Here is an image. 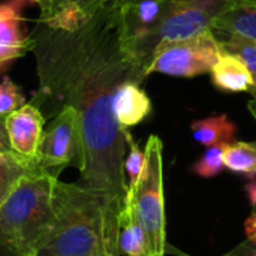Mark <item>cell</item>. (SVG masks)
<instances>
[{
  "mask_svg": "<svg viewBox=\"0 0 256 256\" xmlns=\"http://www.w3.org/2000/svg\"><path fill=\"white\" fill-rule=\"evenodd\" d=\"M32 51L39 93L78 112L84 152L80 184L123 204L129 130L117 122L112 100L122 84H141L147 75L124 44L118 3L108 0L74 30L38 22Z\"/></svg>",
  "mask_w": 256,
  "mask_h": 256,
  "instance_id": "cell-1",
  "label": "cell"
},
{
  "mask_svg": "<svg viewBox=\"0 0 256 256\" xmlns=\"http://www.w3.org/2000/svg\"><path fill=\"white\" fill-rule=\"evenodd\" d=\"M122 206L80 183L57 180L54 219L33 256H122L118 250Z\"/></svg>",
  "mask_w": 256,
  "mask_h": 256,
  "instance_id": "cell-2",
  "label": "cell"
},
{
  "mask_svg": "<svg viewBox=\"0 0 256 256\" xmlns=\"http://www.w3.org/2000/svg\"><path fill=\"white\" fill-rule=\"evenodd\" d=\"M57 176L40 165L26 172L0 204V243L18 256H33L54 219Z\"/></svg>",
  "mask_w": 256,
  "mask_h": 256,
  "instance_id": "cell-3",
  "label": "cell"
},
{
  "mask_svg": "<svg viewBox=\"0 0 256 256\" xmlns=\"http://www.w3.org/2000/svg\"><path fill=\"white\" fill-rule=\"evenodd\" d=\"M213 16L184 0H164L156 18L135 39L126 42L128 51L148 76V66L159 46L195 38L212 30Z\"/></svg>",
  "mask_w": 256,
  "mask_h": 256,
  "instance_id": "cell-4",
  "label": "cell"
},
{
  "mask_svg": "<svg viewBox=\"0 0 256 256\" xmlns=\"http://www.w3.org/2000/svg\"><path fill=\"white\" fill-rule=\"evenodd\" d=\"M164 144L158 135H150L144 148L142 174L132 195L136 218L146 232L148 255L164 256L166 252V218L164 198Z\"/></svg>",
  "mask_w": 256,
  "mask_h": 256,
  "instance_id": "cell-5",
  "label": "cell"
},
{
  "mask_svg": "<svg viewBox=\"0 0 256 256\" xmlns=\"http://www.w3.org/2000/svg\"><path fill=\"white\" fill-rule=\"evenodd\" d=\"M219 54V40L216 34L208 30L195 38L159 46L148 66V75L159 72L183 78L198 76L212 70Z\"/></svg>",
  "mask_w": 256,
  "mask_h": 256,
  "instance_id": "cell-6",
  "label": "cell"
},
{
  "mask_svg": "<svg viewBox=\"0 0 256 256\" xmlns=\"http://www.w3.org/2000/svg\"><path fill=\"white\" fill-rule=\"evenodd\" d=\"M82 158V135L78 112L70 106H62L44 132L38 164L48 171H60L69 165L81 170Z\"/></svg>",
  "mask_w": 256,
  "mask_h": 256,
  "instance_id": "cell-7",
  "label": "cell"
},
{
  "mask_svg": "<svg viewBox=\"0 0 256 256\" xmlns=\"http://www.w3.org/2000/svg\"><path fill=\"white\" fill-rule=\"evenodd\" d=\"M45 117L34 102L24 104L6 117V130L10 150L30 162H38L40 142L44 138Z\"/></svg>",
  "mask_w": 256,
  "mask_h": 256,
  "instance_id": "cell-8",
  "label": "cell"
},
{
  "mask_svg": "<svg viewBox=\"0 0 256 256\" xmlns=\"http://www.w3.org/2000/svg\"><path fill=\"white\" fill-rule=\"evenodd\" d=\"M24 0H9L0 3V72L9 64L32 51V38L22 32V9Z\"/></svg>",
  "mask_w": 256,
  "mask_h": 256,
  "instance_id": "cell-9",
  "label": "cell"
},
{
  "mask_svg": "<svg viewBox=\"0 0 256 256\" xmlns=\"http://www.w3.org/2000/svg\"><path fill=\"white\" fill-rule=\"evenodd\" d=\"M108 0H40L39 21L52 28L74 30Z\"/></svg>",
  "mask_w": 256,
  "mask_h": 256,
  "instance_id": "cell-10",
  "label": "cell"
},
{
  "mask_svg": "<svg viewBox=\"0 0 256 256\" xmlns=\"http://www.w3.org/2000/svg\"><path fill=\"white\" fill-rule=\"evenodd\" d=\"M112 108L120 126L129 129L148 117L152 112V100L140 87V82L129 81L117 88Z\"/></svg>",
  "mask_w": 256,
  "mask_h": 256,
  "instance_id": "cell-11",
  "label": "cell"
},
{
  "mask_svg": "<svg viewBox=\"0 0 256 256\" xmlns=\"http://www.w3.org/2000/svg\"><path fill=\"white\" fill-rule=\"evenodd\" d=\"M118 250L123 256H150L147 237L136 218L129 192L126 194L118 214Z\"/></svg>",
  "mask_w": 256,
  "mask_h": 256,
  "instance_id": "cell-12",
  "label": "cell"
},
{
  "mask_svg": "<svg viewBox=\"0 0 256 256\" xmlns=\"http://www.w3.org/2000/svg\"><path fill=\"white\" fill-rule=\"evenodd\" d=\"M213 84L230 93H242L252 90V76L246 64L234 54L220 50L219 58L212 68Z\"/></svg>",
  "mask_w": 256,
  "mask_h": 256,
  "instance_id": "cell-13",
  "label": "cell"
},
{
  "mask_svg": "<svg viewBox=\"0 0 256 256\" xmlns=\"http://www.w3.org/2000/svg\"><path fill=\"white\" fill-rule=\"evenodd\" d=\"M216 36H238L256 44V6H234L213 20Z\"/></svg>",
  "mask_w": 256,
  "mask_h": 256,
  "instance_id": "cell-14",
  "label": "cell"
},
{
  "mask_svg": "<svg viewBox=\"0 0 256 256\" xmlns=\"http://www.w3.org/2000/svg\"><path fill=\"white\" fill-rule=\"evenodd\" d=\"M192 136L196 142L213 147L222 144H231L237 136V126L230 120L226 114L210 116L201 120H195L190 124Z\"/></svg>",
  "mask_w": 256,
  "mask_h": 256,
  "instance_id": "cell-15",
  "label": "cell"
},
{
  "mask_svg": "<svg viewBox=\"0 0 256 256\" xmlns=\"http://www.w3.org/2000/svg\"><path fill=\"white\" fill-rule=\"evenodd\" d=\"M224 164L226 170L236 174L256 178V141H234L226 144L224 150Z\"/></svg>",
  "mask_w": 256,
  "mask_h": 256,
  "instance_id": "cell-16",
  "label": "cell"
},
{
  "mask_svg": "<svg viewBox=\"0 0 256 256\" xmlns=\"http://www.w3.org/2000/svg\"><path fill=\"white\" fill-rule=\"evenodd\" d=\"M36 165L39 164L26 160L14 152L0 154V204L8 196L14 184Z\"/></svg>",
  "mask_w": 256,
  "mask_h": 256,
  "instance_id": "cell-17",
  "label": "cell"
},
{
  "mask_svg": "<svg viewBox=\"0 0 256 256\" xmlns=\"http://www.w3.org/2000/svg\"><path fill=\"white\" fill-rule=\"evenodd\" d=\"M222 51L237 56L252 76V94L256 96V44L238 36H216Z\"/></svg>",
  "mask_w": 256,
  "mask_h": 256,
  "instance_id": "cell-18",
  "label": "cell"
},
{
  "mask_svg": "<svg viewBox=\"0 0 256 256\" xmlns=\"http://www.w3.org/2000/svg\"><path fill=\"white\" fill-rule=\"evenodd\" d=\"M226 144L222 146H213L207 147L204 154L192 165L194 174L202 178H213L224 172L225 164H224V150Z\"/></svg>",
  "mask_w": 256,
  "mask_h": 256,
  "instance_id": "cell-19",
  "label": "cell"
},
{
  "mask_svg": "<svg viewBox=\"0 0 256 256\" xmlns=\"http://www.w3.org/2000/svg\"><path fill=\"white\" fill-rule=\"evenodd\" d=\"M128 154L124 159V172L128 176V189H134L142 174L144 168V152L135 142L132 135L128 132Z\"/></svg>",
  "mask_w": 256,
  "mask_h": 256,
  "instance_id": "cell-20",
  "label": "cell"
},
{
  "mask_svg": "<svg viewBox=\"0 0 256 256\" xmlns=\"http://www.w3.org/2000/svg\"><path fill=\"white\" fill-rule=\"evenodd\" d=\"M26 104L24 93L10 78L0 80V116H8Z\"/></svg>",
  "mask_w": 256,
  "mask_h": 256,
  "instance_id": "cell-21",
  "label": "cell"
},
{
  "mask_svg": "<svg viewBox=\"0 0 256 256\" xmlns=\"http://www.w3.org/2000/svg\"><path fill=\"white\" fill-rule=\"evenodd\" d=\"M224 256H256V246L250 242H244Z\"/></svg>",
  "mask_w": 256,
  "mask_h": 256,
  "instance_id": "cell-22",
  "label": "cell"
},
{
  "mask_svg": "<svg viewBox=\"0 0 256 256\" xmlns=\"http://www.w3.org/2000/svg\"><path fill=\"white\" fill-rule=\"evenodd\" d=\"M6 117L8 116H0V154L12 152L8 138V130H6Z\"/></svg>",
  "mask_w": 256,
  "mask_h": 256,
  "instance_id": "cell-23",
  "label": "cell"
},
{
  "mask_svg": "<svg viewBox=\"0 0 256 256\" xmlns=\"http://www.w3.org/2000/svg\"><path fill=\"white\" fill-rule=\"evenodd\" d=\"M244 232L248 237V242L256 246V212H254L246 220H244Z\"/></svg>",
  "mask_w": 256,
  "mask_h": 256,
  "instance_id": "cell-24",
  "label": "cell"
},
{
  "mask_svg": "<svg viewBox=\"0 0 256 256\" xmlns=\"http://www.w3.org/2000/svg\"><path fill=\"white\" fill-rule=\"evenodd\" d=\"M244 190H246V195H248V198H249L250 206L254 207V210L256 212V178H252V180L244 186Z\"/></svg>",
  "mask_w": 256,
  "mask_h": 256,
  "instance_id": "cell-25",
  "label": "cell"
},
{
  "mask_svg": "<svg viewBox=\"0 0 256 256\" xmlns=\"http://www.w3.org/2000/svg\"><path fill=\"white\" fill-rule=\"evenodd\" d=\"M256 6V0H232V8L234 6Z\"/></svg>",
  "mask_w": 256,
  "mask_h": 256,
  "instance_id": "cell-26",
  "label": "cell"
},
{
  "mask_svg": "<svg viewBox=\"0 0 256 256\" xmlns=\"http://www.w3.org/2000/svg\"><path fill=\"white\" fill-rule=\"evenodd\" d=\"M248 108H249V112L252 114V117L256 120V96L252 99V100H249Z\"/></svg>",
  "mask_w": 256,
  "mask_h": 256,
  "instance_id": "cell-27",
  "label": "cell"
},
{
  "mask_svg": "<svg viewBox=\"0 0 256 256\" xmlns=\"http://www.w3.org/2000/svg\"><path fill=\"white\" fill-rule=\"evenodd\" d=\"M118 4H126V3H140V2H164V0H116Z\"/></svg>",
  "mask_w": 256,
  "mask_h": 256,
  "instance_id": "cell-28",
  "label": "cell"
},
{
  "mask_svg": "<svg viewBox=\"0 0 256 256\" xmlns=\"http://www.w3.org/2000/svg\"><path fill=\"white\" fill-rule=\"evenodd\" d=\"M24 2H26L27 4H28V3H36V4H38V3H39L40 0H24Z\"/></svg>",
  "mask_w": 256,
  "mask_h": 256,
  "instance_id": "cell-29",
  "label": "cell"
}]
</instances>
